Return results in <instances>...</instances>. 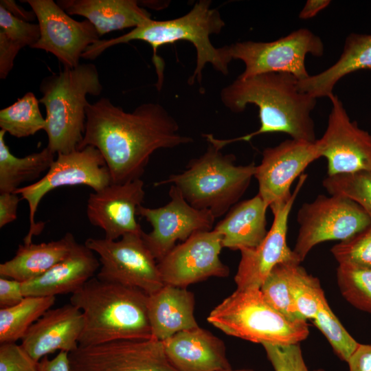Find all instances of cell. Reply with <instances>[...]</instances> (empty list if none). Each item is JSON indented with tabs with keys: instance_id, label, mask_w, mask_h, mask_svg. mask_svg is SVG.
I'll return each mask as SVG.
<instances>
[{
	"instance_id": "8992f818",
	"label": "cell",
	"mask_w": 371,
	"mask_h": 371,
	"mask_svg": "<svg viewBox=\"0 0 371 371\" xmlns=\"http://www.w3.org/2000/svg\"><path fill=\"white\" fill-rule=\"evenodd\" d=\"M233 154H223L209 144L206 151L191 159L186 169L155 183L176 186L183 198L198 210L210 211L215 218L227 213L247 190L256 165H236Z\"/></svg>"
},
{
	"instance_id": "7bdbcfd3",
	"label": "cell",
	"mask_w": 371,
	"mask_h": 371,
	"mask_svg": "<svg viewBox=\"0 0 371 371\" xmlns=\"http://www.w3.org/2000/svg\"><path fill=\"white\" fill-rule=\"evenodd\" d=\"M347 363L349 371H371V344L359 343Z\"/></svg>"
},
{
	"instance_id": "e575fe53",
	"label": "cell",
	"mask_w": 371,
	"mask_h": 371,
	"mask_svg": "<svg viewBox=\"0 0 371 371\" xmlns=\"http://www.w3.org/2000/svg\"><path fill=\"white\" fill-rule=\"evenodd\" d=\"M312 322L326 338L337 356L347 363L359 343L343 326L326 298L321 302Z\"/></svg>"
},
{
	"instance_id": "b9f144b4",
	"label": "cell",
	"mask_w": 371,
	"mask_h": 371,
	"mask_svg": "<svg viewBox=\"0 0 371 371\" xmlns=\"http://www.w3.org/2000/svg\"><path fill=\"white\" fill-rule=\"evenodd\" d=\"M20 195L16 192L0 193V227L13 222L17 217Z\"/></svg>"
},
{
	"instance_id": "2e32d148",
	"label": "cell",
	"mask_w": 371,
	"mask_h": 371,
	"mask_svg": "<svg viewBox=\"0 0 371 371\" xmlns=\"http://www.w3.org/2000/svg\"><path fill=\"white\" fill-rule=\"evenodd\" d=\"M320 157L316 141L290 139L266 148L254 174L258 183V194L271 210L287 203L292 196L293 181Z\"/></svg>"
},
{
	"instance_id": "ffe728a7",
	"label": "cell",
	"mask_w": 371,
	"mask_h": 371,
	"mask_svg": "<svg viewBox=\"0 0 371 371\" xmlns=\"http://www.w3.org/2000/svg\"><path fill=\"white\" fill-rule=\"evenodd\" d=\"M83 328L82 311L73 304L47 311L28 329L21 346L37 362L56 350L73 352Z\"/></svg>"
},
{
	"instance_id": "7dc6e473",
	"label": "cell",
	"mask_w": 371,
	"mask_h": 371,
	"mask_svg": "<svg viewBox=\"0 0 371 371\" xmlns=\"http://www.w3.org/2000/svg\"><path fill=\"white\" fill-rule=\"evenodd\" d=\"M226 371H254V370L252 369H249V368H242V369H229L228 370H226Z\"/></svg>"
},
{
	"instance_id": "4fadbf2b",
	"label": "cell",
	"mask_w": 371,
	"mask_h": 371,
	"mask_svg": "<svg viewBox=\"0 0 371 371\" xmlns=\"http://www.w3.org/2000/svg\"><path fill=\"white\" fill-rule=\"evenodd\" d=\"M69 359L71 371H177L154 338L79 346Z\"/></svg>"
},
{
	"instance_id": "3957f363",
	"label": "cell",
	"mask_w": 371,
	"mask_h": 371,
	"mask_svg": "<svg viewBox=\"0 0 371 371\" xmlns=\"http://www.w3.org/2000/svg\"><path fill=\"white\" fill-rule=\"evenodd\" d=\"M224 26L225 22L218 10L211 8V1L201 0L187 14L179 18L164 21L150 19L122 36L99 40L86 49L82 58L93 60L113 45L135 40L144 41L153 48V60L160 79L164 69L157 55L158 48L179 41H188L193 45L196 52V67L188 80L192 85L196 81L201 82L202 72L207 64L223 75L229 73L228 65L232 59L228 45L216 48L210 38L212 34L220 33Z\"/></svg>"
},
{
	"instance_id": "60d3db41",
	"label": "cell",
	"mask_w": 371,
	"mask_h": 371,
	"mask_svg": "<svg viewBox=\"0 0 371 371\" xmlns=\"http://www.w3.org/2000/svg\"><path fill=\"white\" fill-rule=\"evenodd\" d=\"M23 47L0 34V78L5 79L14 66L15 57Z\"/></svg>"
},
{
	"instance_id": "484cf974",
	"label": "cell",
	"mask_w": 371,
	"mask_h": 371,
	"mask_svg": "<svg viewBox=\"0 0 371 371\" xmlns=\"http://www.w3.org/2000/svg\"><path fill=\"white\" fill-rule=\"evenodd\" d=\"M371 69V34H349L339 59L323 71L298 80L301 91L316 99L329 98L336 84L357 71Z\"/></svg>"
},
{
	"instance_id": "7c38bea8",
	"label": "cell",
	"mask_w": 371,
	"mask_h": 371,
	"mask_svg": "<svg viewBox=\"0 0 371 371\" xmlns=\"http://www.w3.org/2000/svg\"><path fill=\"white\" fill-rule=\"evenodd\" d=\"M170 201L157 208L139 205L137 215L144 218L153 229L142 232V238L157 262L163 259L176 245L192 234L212 229L215 218L208 210L192 207L183 198L180 190L171 185Z\"/></svg>"
},
{
	"instance_id": "f35d334b",
	"label": "cell",
	"mask_w": 371,
	"mask_h": 371,
	"mask_svg": "<svg viewBox=\"0 0 371 371\" xmlns=\"http://www.w3.org/2000/svg\"><path fill=\"white\" fill-rule=\"evenodd\" d=\"M38 363L16 342L0 344V371H38Z\"/></svg>"
},
{
	"instance_id": "836d02e7",
	"label": "cell",
	"mask_w": 371,
	"mask_h": 371,
	"mask_svg": "<svg viewBox=\"0 0 371 371\" xmlns=\"http://www.w3.org/2000/svg\"><path fill=\"white\" fill-rule=\"evenodd\" d=\"M322 186L330 195L344 196L357 203L371 218V172L327 176Z\"/></svg>"
},
{
	"instance_id": "cb8c5ba5",
	"label": "cell",
	"mask_w": 371,
	"mask_h": 371,
	"mask_svg": "<svg viewBox=\"0 0 371 371\" xmlns=\"http://www.w3.org/2000/svg\"><path fill=\"white\" fill-rule=\"evenodd\" d=\"M56 3L68 14L85 17L99 36L135 28L151 19L150 14L135 0H58Z\"/></svg>"
},
{
	"instance_id": "f6af8a7d",
	"label": "cell",
	"mask_w": 371,
	"mask_h": 371,
	"mask_svg": "<svg viewBox=\"0 0 371 371\" xmlns=\"http://www.w3.org/2000/svg\"><path fill=\"white\" fill-rule=\"evenodd\" d=\"M330 2L329 0H308L300 11L299 18L302 20L311 19L327 8Z\"/></svg>"
},
{
	"instance_id": "f1b7e54d",
	"label": "cell",
	"mask_w": 371,
	"mask_h": 371,
	"mask_svg": "<svg viewBox=\"0 0 371 371\" xmlns=\"http://www.w3.org/2000/svg\"><path fill=\"white\" fill-rule=\"evenodd\" d=\"M55 296H27L19 304L0 308V343L22 339L30 327L54 304Z\"/></svg>"
},
{
	"instance_id": "8d00e7d4",
	"label": "cell",
	"mask_w": 371,
	"mask_h": 371,
	"mask_svg": "<svg viewBox=\"0 0 371 371\" xmlns=\"http://www.w3.org/2000/svg\"><path fill=\"white\" fill-rule=\"evenodd\" d=\"M0 34L20 45L32 47L40 38L38 24L21 20L0 6Z\"/></svg>"
},
{
	"instance_id": "74e56055",
	"label": "cell",
	"mask_w": 371,
	"mask_h": 371,
	"mask_svg": "<svg viewBox=\"0 0 371 371\" xmlns=\"http://www.w3.org/2000/svg\"><path fill=\"white\" fill-rule=\"evenodd\" d=\"M262 346L275 371H308L300 344Z\"/></svg>"
},
{
	"instance_id": "8fae6325",
	"label": "cell",
	"mask_w": 371,
	"mask_h": 371,
	"mask_svg": "<svg viewBox=\"0 0 371 371\" xmlns=\"http://www.w3.org/2000/svg\"><path fill=\"white\" fill-rule=\"evenodd\" d=\"M85 245L99 257V280L137 288L148 295L164 285L142 234H128L115 240L89 238Z\"/></svg>"
},
{
	"instance_id": "f546056e",
	"label": "cell",
	"mask_w": 371,
	"mask_h": 371,
	"mask_svg": "<svg viewBox=\"0 0 371 371\" xmlns=\"http://www.w3.org/2000/svg\"><path fill=\"white\" fill-rule=\"evenodd\" d=\"M39 100L27 92L12 104L0 111V127L12 136L21 138L44 130L46 124L39 109Z\"/></svg>"
},
{
	"instance_id": "ac0fdd59",
	"label": "cell",
	"mask_w": 371,
	"mask_h": 371,
	"mask_svg": "<svg viewBox=\"0 0 371 371\" xmlns=\"http://www.w3.org/2000/svg\"><path fill=\"white\" fill-rule=\"evenodd\" d=\"M307 175L302 174L286 203L271 209L272 225L265 238L257 247L240 250V260L234 281L237 289H260L272 269L278 265L297 261L301 262L287 244L288 221L293 205Z\"/></svg>"
},
{
	"instance_id": "52a82bcc",
	"label": "cell",
	"mask_w": 371,
	"mask_h": 371,
	"mask_svg": "<svg viewBox=\"0 0 371 371\" xmlns=\"http://www.w3.org/2000/svg\"><path fill=\"white\" fill-rule=\"evenodd\" d=\"M207 320L227 335L260 344H300L309 335L306 321L288 319L266 301L260 289H236Z\"/></svg>"
},
{
	"instance_id": "603a6c76",
	"label": "cell",
	"mask_w": 371,
	"mask_h": 371,
	"mask_svg": "<svg viewBox=\"0 0 371 371\" xmlns=\"http://www.w3.org/2000/svg\"><path fill=\"white\" fill-rule=\"evenodd\" d=\"M194 307V295L186 288L164 284L149 295L147 313L152 337L163 341L180 331L199 327Z\"/></svg>"
},
{
	"instance_id": "4316f807",
	"label": "cell",
	"mask_w": 371,
	"mask_h": 371,
	"mask_svg": "<svg viewBox=\"0 0 371 371\" xmlns=\"http://www.w3.org/2000/svg\"><path fill=\"white\" fill-rule=\"evenodd\" d=\"M77 243L67 233L57 240L19 245L15 256L0 265V276L21 282L34 279L65 258Z\"/></svg>"
},
{
	"instance_id": "d6986e66",
	"label": "cell",
	"mask_w": 371,
	"mask_h": 371,
	"mask_svg": "<svg viewBox=\"0 0 371 371\" xmlns=\"http://www.w3.org/2000/svg\"><path fill=\"white\" fill-rule=\"evenodd\" d=\"M144 196L141 179L121 184L111 183L89 194L87 218L91 225L104 230L108 240H118L128 234H142L143 230L136 215Z\"/></svg>"
},
{
	"instance_id": "44dd1931",
	"label": "cell",
	"mask_w": 371,
	"mask_h": 371,
	"mask_svg": "<svg viewBox=\"0 0 371 371\" xmlns=\"http://www.w3.org/2000/svg\"><path fill=\"white\" fill-rule=\"evenodd\" d=\"M177 371H226L232 369L221 339L199 327L180 331L162 341Z\"/></svg>"
},
{
	"instance_id": "7402d4cb",
	"label": "cell",
	"mask_w": 371,
	"mask_h": 371,
	"mask_svg": "<svg viewBox=\"0 0 371 371\" xmlns=\"http://www.w3.org/2000/svg\"><path fill=\"white\" fill-rule=\"evenodd\" d=\"M99 260L85 245L77 243L69 254L43 275L22 282L27 296H55L74 293L100 269Z\"/></svg>"
},
{
	"instance_id": "7a4b0ae2",
	"label": "cell",
	"mask_w": 371,
	"mask_h": 371,
	"mask_svg": "<svg viewBox=\"0 0 371 371\" xmlns=\"http://www.w3.org/2000/svg\"><path fill=\"white\" fill-rule=\"evenodd\" d=\"M223 104L234 113L243 112L248 104L258 108L260 128L253 133L229 139H220L213 135L203 137L221 150L225 146L240 141L248 142L264 133H283L291 139L316 141L315 123L311 113L317 99L300 90L298 80L285 73H266L247 78L238 77L221 93Z\"/></svg>"
},
{
	"instance_id": "30bf717a",
	"label": "cell",
	"mask_w": 371,
	"mask_h": 371,
	"mask_svg": "<svg viewBox=\"0 0 371 371\" xmlns=\"http://www.w3.org/2000/svg\"><path fill=\"white\" fill-rule=\"evenodd\" d=\"M111 183L105 161L95 147L87 146L69 153H59L47 173L31 185L20 187L14 192L27 201L30 209V229L23 240L32 243L33 236L38 235L43 227L35 222V215L41 199L50 191L67 186H87L94 192Z\"/></svg>"
},
{
	"instance_id": "4dcf8cb0",
	"label": "cell",
	"mask_w": 371,
	"mask_h": 371,
	"mask_svg": "<svg viewBox=\"0 0 371 371\" xmlns=\"http://www.w3.org/2000/svg\"><path fill=\"white\" fill-rule=\"evenodd\" d=\"M290 287L297 315L302 320L312 321L321 302L326 298L319 279L296 262L292 268Z\"/></svg>"
},
{
	"instance_id": "1f68e13d",
	"label": "cell",
	"mask_w": 371,
	"mask_h": 371,
	"mask_svg": "<svg viewBox=\"0 0 371 371\" xmlns=\"http://www.w3.org/2000/svg\"><path fill=\"white\" fill-rule=\"evenodd\" d=\"M296 262H299L291 261L276 265L260 289L266 301L281 315L292 321L302 320L295 310L290 287L292 268Z\"/></svg>"
},
{
	"instance_id": "e0dca14e",
	"label": "cell",
	"mask_w": 371,
	"mask_h": 371,
	"mask_svg": "<svg viewBox=\"0 0 371 371\" xmlns=\"http://www.w3.org/2000/svg\"><path fill=\"white\" fill-rule=\"evenodd\" d=\"M221 236L214 229L194 233L157 262L165 285L186 288L210 277H227L229 267L219 255Z\"/></svg>"
},
{
	"instance_id": "d4e9b609",
	"label": "cell",
	"mask_w": 371,
	"mask_h": 371,
	"mask_svg": "<svg viewBox=\"0 0 371 371\" xmlns=\"http://www.w3.org/2000/svg\"><path fill=\"white\" fill-rule=\"evenodd\" d=\"M268 208L258 194L234 205L214 228L221 236L223 247L240 251L259 245L268 232Z\"/></svg>"
},
{
	"instance_id": "9c48e42d",
	"label": "cell",
	"mask_w": 371,
	"mask_h": 371,
	"mask_svg": "<svg viewBox=\"0 0 371 371\" xmlns=\"http://www.w3.org/2000/svg\"><path fill=\"white\" fill-rule=\"evenodd\" d=\"M231 58L245 65L238 76L247 78L266 73H285L298 80L309 77L305 66L308 54L320 57L324 47L322 39L306 28L270 42L242 41L228 45Z\"/></svg>"
},
{
	"instance_id": "5b68a950",
	"label": "cell",
	"mask_w": 371,
	"mask_h": 371,
	"mask_svg": "<svg viewBox=\"0 0 371 371\" xmlns=\"http://www.w3.org/2000/svg\"><path fill=\"white\" fill-rule=\"evenodd\" d=\"M102 89L97 67L91 63L64 68L43 79L39 102L46 111L47 147L54 153L78 150L85 133L87 96L99 95Z\"/></svg>"
},
{
	"instance_id": "6da1fadb",
	"label": "cell",
	"mask_w": 371,
	"mask_h": 371,
	"mask_svg": "<svg viewBox=\"0 0 371 371\" xmlns=\"http://www.w3.org/2000/svg\"><path fill=\"white\" fill-rule=\"evenodd\" d=\"M193 142L179 133L175 119L157 103H144L131 112L101 98L86 107L83 139L78 150L96 148L110 172L111 183L141 179L152 154Z\"/></svg>"
},
{
	"instance_id": "277c9868",
	"label": "cell",
	"mask_w": 371,
	"mask_h": 371,
	"mask_svg": "<svg viewBox=\"0 0 371 371\" xmlns=\"http://www.w3.org/2000/svg\"><path fill=\"white\" fill-rule=\"evenodd\" d=\"M148 297L139 289L91 278L70 297L83 315L79 346L153 338Z\"/></svg>"
},
{
	"instance_id": "d6a6232c",
	"label": "cell",
	"mask_w": 371,
	"mask_h": 371,
	"mask_svg": "<svg viewBox=\"0 0 371 371\" xmlns=\"http://www.w3.org/2000/svg\"><path fill=\"white\" fill-rule=\"evenodd\" d=\"M337 281L341 294L348 303L371 314V268L339 264Z\"/></svg>"
},
{
	"instance_id": "5bb4252c",
	"label": "cell",
	"mask_w": 371,
	"mask_h": 371,
	"mask_svg": "<svg viewBox=\"0 0 371 371\" xmlns=\"http://www.w3.org/2000/svg\"><path fill=\"white\" fill-rule=\"evenodd\" d=\"M38 20L40 38L32 48L52 54L64 66L74 68L91 45L100 40L93 25L87 19L74 20L53 0H23Z\"/></svg>"
},
{
	"instance_id": "bcb514c9",
	"label": "cell",
	"mask_w": 371,
	"mask_h": 371,
	"mask_svg": "<svg viewBox=\"0 0 371 371\" xmlns=\"http://www.w3.org/2000/svg\"><path fill=\"white\" fill-rule=\"evenodd\" d=\"M0 6L4 8L15 17L29 22L34 20L36 15L33 11L29 12L20 7L15 1L12 0H1Z\"/></svg>"
},
{
	"instance_id": "ee69618b",
	"label": "cell",
	"mask_w": 371,
	"mask_h": 371,
	"mask_svg": "<svg viewBox=\"0 0 371 371\" xmlns=\"http://www.w3.org/2000/svg\"><path fill=\"white\" fill-rule=\"evenodd\" d=\"M38 371H71L69 352L59 351L52 359L43 357L38 363Z\"/></svg>"
},
{
	"instance_id": "83f0119b",
	"label": "cell",
	"mask_w": 371,
	"mask_h": 371,
	"mask_svg": "<svg viewBox=\"0 0 371 371\" xmlns=\"http://www.w3.org/2000/svg\"><path fill=\"white\" fill-rule=\"evenodd\" d=\"M6 132L0 130V193L14 192L25 182L36 180L55 160L48 147L23 157L12 155L5 142Z\"/></svg>"
},
{
	"instance_id": "9a60e30c",
	"label": "cell",
	"mask_w": 371,
	"mask_h": 371,
	"mask_svg": "<svg viewBox=\"0 0 371 371\" xmlns=\"http://www.w3.org/2000/svg\"><path fill=\"white\" fill-rule=\"evenodd\" d=\"M327 126L316 140L321 157L327 161L328 176L371 172V134L351 120L342 102L334 93Z\"/></svg>"
},
{
	"instance_id": "ab89813d",
	"label": "cell",
	"mask_w": 371,
	"mask_h": 371,
	"mask_svg": "<svg viewBox=\"0 0 371 371\" xmlns=\"http://www.w3.org/2000/svg\"><path fill=\"white\" fill-rule=\"evenodd\" d=\"M24 298L21 282L0 278V308L13 306L20 303Z\"/></svg>"
},
{
	"instance_id": "d590c367",
	"label": "cell",
	"mask_w": 371,
	"mask_h": 371,
	"mask_svg": "<svg viewBox=\"0 0 371 371\" xmlns=\"http://www.w3.org/2000/svg\"><path fill=\"white\" fill-rule=\"evenodd\" d=\"M330 252L339 264L371 268V224L335 245Z\"/></svg>"
},
{
	"instance_id": "ba28073f",
	"label": "cell",
	"mask_w": 371,
	"mask_h": 371,
	"mask_svg": "<svg viewBox=\"0 0 371 371\" xmlns=\"http://www.w3.org/2000/svg\"><path fill=\"white\" fill-rule=\"evenodd\" d=\"M299 231L293 249L302 262L317 245L344 241L371 224V218L357 203L341 196L318 195L304 203L297 214Z\"/></svg>"
},
{
	"instance_id": "c3c4849f",
	"label": "cell",
	"mask_w": 371,
	"mask_h": 371,
	"mask_svg": "<svg viewBox=\"0 0 371 371\" xmlns=\"http://www.w3.org/2000/svg\"><path fill=\"white\" fill-rule=\"evenodd\" d=\"M314 371H325V370L323 369H317V370H315Z\"/></svg>"
}]
</instances>
